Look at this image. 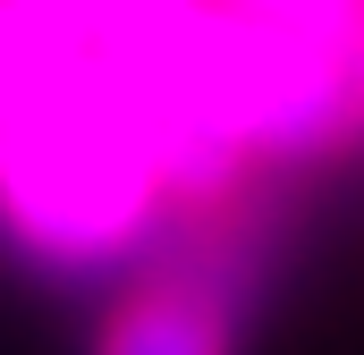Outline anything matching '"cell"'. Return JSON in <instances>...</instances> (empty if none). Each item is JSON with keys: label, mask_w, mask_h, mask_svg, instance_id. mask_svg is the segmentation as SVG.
Segmentation results:
<instances>
[{"label": "cell", "mask_w": 364, "mask_h": 355, "mask_svg": "<svg viewBox=\"0 0 364 355\" xmlns=\"http://www.w3.org/2000/svg\"><path fill=\"white\" fill-rule=\"evenodd\" d=\"M170 195L161 144L110 68L60 51L0 110V212L51 263H102L153 229Z\"/></svg>", "instance_id": "cell-1"}, {"label": "cell", "mask_w": 364, "mask_h": 355, "mask_svg": "<svg viewBox=\"0 0 364 355\" xmlns=\"http://www.w3.org/2000/svg\"><path fill=\"white\" fill-rule=\"evenodd\" d=\"M237 339V305L186 288V279H153L144 296H127L102 330V355H229Z\"/></svg>", "instance_id": "cell-2"}]
</instances>
